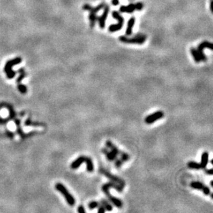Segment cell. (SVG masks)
<instances>
[{
  "label": "cell",
  "mask_w": 213,
  "mask_h": 213,
  "mask_svg": "<svg viewBox=\"0 0 213 213\" xmlns=\"http://www.w3.org/2000/svg\"><path fill=\"white\" fill-rule=\"evenodd\" d=\"M163 117H164V113L162 111L154 112L145 118V123L147 124H152Z\"/></svg>",
  "instance_id": "cell-9"
},
{
  "label": "cell",
  "mask_w": 213,
  "mask_h": 213,
  "mask_svg": "<svg viewBox=\"0 0 213 213\" xmlns=\"http://www.w3.org/2000/svg\"><path fill=\"white\" fill-rule=\"evenodd\" d=\"M97 208H98L97 211H98L99 213H104L105 211H106V210H105V208L103 207L102 205H101V204H99V206Z\"/></svg>",
  "instance_id": "cell-30"
},
{
  "label": "cell",
  "mask_w": 213,
  "mask_h": 213,
  "mask_svg": "<svg viewBox=\"0 0 213 213\" xmlns=\"http://www.w3.org/2000/svg\"><path fill=\"white\" fill-rule=\"evenodd\" d=\"M188 166L190 168L195 169V170H200V169H201V168L200 163H197L196 161H189L188 163Z\"/></svg>",
  "instance_id": "cell-22"
},
{
  "label": "cell",
  "mask_w": 213,
  "mask_h": 213,
  "mask_svg": "<svg viewBox=\"0 0 213 213\" xmlns=\"http://www.w3.org/2000/svg\"><path fill=\"white\" fill-rule=\"evenodd\" d=\"M135 10H136V7H135V3H130L128 6H121L119 8V11L121 13H132Z\"/></svg>",
  "instance_id": "cell-12"
},
{
  "label": "cell",
  "mask_w": 213,
  "mask_h": 213,
  "mask_svg": "<svg viewBox=\"0 0 213 213\" xmlns=\"http://www.w3.org/2000/svg\"><path fill=\"white\" fill-rule=\"evenodd\" d=\"M84 162L86 164V170H87V171L88 172H92L94 170V165H93V160L90 157H86L85 161Z\"/></svg>",
  "instance_id": "cell-16"
},
{
  "label": "cell",
  "mask_w": 213,
  "mask_h": 213,
  "mask_svg": "<svg viewBox=\"0 0 213 213\" xmlns=\"http://www.w3.org/2000/svg\"><path fill=\"white\" fill-rule=\"evenodd\" d=\"M211 198H212V199L213 198V195L212 194H211Z\"/></svg>",
  "instance_id": "cell-37"
},
{
  "label": "cell",
  "mask_w": 213,
  "mask_h": 213,
  "mask_svg": "<svg viewBox=\"0 0 213 213\" xmlns=\"http://www.w3.org/2000/svg\"><path fill=\"white\" fill-rule=\"evenodd\" d=\"M55 188L57 190L59 193H61L66 199L67 203L70 206H74L75 203V199L73 195L69 193V191L67 190V188L61 183H57L55 185Z\"/></svg>",
  "instance_id": "cell-5"
},
{
  "label": "cell",
  "mask_w": 213,
  "mask_h": 213,
  "mask_svg": "<svg viewBox=\"0 0 213 213\" xmlns=\"http://www.w3.org/2000/svg\"><path fill=\"white\" fill-rule=\"evenodd\" d=\"M112 16L113 18L117 19V20L118 21V23H120V24H124V17L121 16L120 14H119V13H118L117 11H116V10L112 11Z\"/></svg>",
  "instance_id": "cell-19"
},
{
  "label": "cell",
  "mask_w": 213,
  "mask_h": 213,
  "mask_svg": "<svg viewBox=\"0 0 213 213\" xmlns=\"http://www.w3.org/2000/svg\"><path fill=\"white\" fill-rule=\"evenodd\" d=\"M210 163H211V164H212V165L213 164V163H212V159L210 161Z\"/></svg>",
  "instance_id": "cell-36"
},
{
  "label": "cell",
  "mask_w": 213,
  "mask_h": 213,
  "mask_svg": "<svg viewBox=\"0 0 213 213\" xmlns=\"http://www.w3.org/2000/svg\"><path fill=\"white\" fill-rule=\"evenodd\" d=\"M17 88H18L19 92H20L21 93H22V94H26V92H27V88H26V86L23 85V84H20V83L18 84V86H17Z\"/></svg>",
  "instance_id": "cell-25"
},
{
  "label": "cell",
  "mask_w": 213,
  "mask_h": 213,
  "mask_svg": "<svg viewBox=\"0 0 213 213\" xmlns=\"http://www.w3.org/2000/svg\"><path fill=\"white\" fill-rule=\"evenodd\" d=\"M115 160V166L118 168H121V165H122L123 163H124V161H123L121 159H117V158H116Z\"/></svg>",
  "instance_id": "cell-26"
},
{
  "label": "cell",
  "mask_w": 213,
  "mask_h": 213,
  "mask_svg": "<svg viewBox=\"0 0 213 213\" xmlns=\"http://www.w3.org/2000/svg\"><path fill=\"white\" fill-rule=\"evenodd\" d=\"M202 191H203V193L205 194L206 195H210V188H209L208 187H207V186H204V188H203V190H202Z\"/></svg>",
  "instance_id": "cell-29"
},
{
  "label": "cell",
  "mask_w": 213,
  "mask_h": 213,
  "mask_svg": "<svg viewBox=\"0 0 213 213\" xmlns=\"http://www.w3.org/2000/svg\"><path fill=\"white\" fill-rule=\"evenodd\" d=\"M101 152L105 154L107 159L109 160V161H114L116 158H117L118 154L115 151L112 150L110 151H108V148H102Z\"/></svg>",
  "instance_id": "cell-11"
},
{
  "label": "cell",
  "mask_w": 213,
  "mask_h": 213,
  "mask_svg": "<svg viewBox=\"0 0 213 213\" xmlns=\"http://www.w3.org/2000/svg\"><path fill=\"white\" fill-rule=\"evenodd\" d=\"M110 188H115V190H117V191L118 192H119V193H122L124 188L121 187L120 185L113 182V181H110V182L106 183V184H103L101 187L102 191L104 193L105 196L107 197V198H108V200L110 201V203L114 204V205H115L116 207H117L118 208H120L122 207L123 206L122 201H121L119 199L116 198V197H113L111 194H110V191H109V189H110Z\"/></svg>",
  "instance_id": "cell-1"
},
{
  "label": "cell",
  "mask_w": 213,
  "mask_h": 213,
  "mask_svg": "<svg viewBox=\"0 0 213 213\" xmlns=\"http://www.w3.org/2000/svg\"><path fill=\"white\" fill-rule=\"evenodd\" d=\"M204 48H209L210 50H212V44L210 42L204 41L200 44L197 47V52H198L201 61H206L207 57L203 53Z\"/></svg>",
  "instance_id": "cell-8"
},
{
  "label": "cell",
  "mask_w": 213,
  "mask_h": 213,
  "mask_svg": "<svg viewBox=\"0 0 213 213\" xmlns=\"http://www.w3.org/2000/svg\"><path fill=\"white\" fill-rule=\"evenodd\" d=\"M208 160H209L208 152H203L202 153L201 157V162L199 163L201 165V169L206 168L208 163Z\"/></svg>",
  "instance_id": "cell-13"
},
{
  "label": "cell",
  "mask_w": 213,
  "mask_h": 213,
  "mask_svg": "<svg viewBox=\"0 0 213 213\" xmlns=\"http://www.w3.org/2000/svg\"><path fill=\"white\" fill-rule=\"evenodd\" d=\"M77 212L80 213H85L86 210L83 206H80L78 207V208H77Z\"/></svg>",
  "instance_id": "cell-31"
},
{
  "label": "cell",
  "mask_w": 213,
  "mask_h": 213,
  "mask_svg": "<svg viewBox=\"0 0 213 213\" xmlns=\"http://www.w3.org/2000/svg\"><path fill=\"white\" fill-rule=\"evenodd\" d=\"M123 26H124V24H121L120 23H117V24H111V25L108 27V31H110V33L117 32V31H119V30L122 29Z\"/></svg>",
  "instance_id": "cell-17"
},
{
  "label": "cell",
  "mask_w": 213,
  "mask_h": 213,
  "mask_svg": "<svg viewBox=\"0 0 213 213\" xmlns=\"http://www.w3.org/2000/svg\"><path fill=\"white\" fill-rule=\"evenodd\" d=\"M110 12V6L108 5H105L103 8V12L102 13V15L100 17H97V20L99 22V25L100 29H103L105 28V20H106L107 17Z\"/></svg>",
  "instance_id": "cell-10"
},
{
  "label": "cell",
  "mask_w": 213,
  "mask_h": 213,
  "mask_svg": "<svg viewBox=\"0 0 213 213\" xmlns=\"http://www.w3.org/2000/svg\"><path fill=\"white\" fill-rule=\"evenodd\" d=\"M105 145H106V147L108 148H110V150H112L115 151L118 155H120L121 156L120 159L122 160L124 162H126V161H127L130 159L129 154H127L126 152H122V151L120 150L115 145H114V144H112L110 141H109V140L106 141V142H105Z\"/></svg>",
  "instance_id": "cell-6"
},
{
  "label": "cell",
  "mask_w": 213,
  "mask_h": 213,
  "mask_svg": "<svg viewBox=\"0 0 213 213\" xmlns=\"http://www.w3.org/2000/svg\"><path fill=\"white\" fill-rule=\"evenodd\" d=\"M212 6H213V1H212V0H210V11H211V13H212V9H213Z\"/></svg>",
  "instance_id": "cell-34"
},
{
  "label": "cell",
  "mask_w": 213,
  "mask_h": 213,
  "mask_svg": "<svg viewBox=\"0 0 213 213\" xmlns=\"http://www.w3.org/2000/svg\"><path fill=\"white\" fill-rule=\"evenodd\" d=\"M205 172H206V173L207 174V175H212V168L206 169Z\"/></svg>",
  "instance_id": "cell-32"
},
{
  "label": "cell",
  "mask_w": 213,
  "mask_h": 213,
  "mask_svg": "<svg viewBox=\"0 0 213 213\" xmlns=\"http://www.w3.org/2000/svg\"><path fill=\"white\" fill-rule=\"evenodd\" d=\"M25 125L26 126H42L41 124H35V123H33L32 121H30V119H29L27 121L25 122Z\"/></svg>",
  "instance_id": "cell-28"
},
{
  "label": "cell",
  "mask_w": 213,
  "mask_h": 213,
  "mask_svg": "<svg viewBox=\"0 0 213 213\" xmlns=\"http://www.w3.org/2000/svg\"><path fill=\"white\" fill-rule=\"evenodd\" d=\"M210 186L211 187H213V181L212 180L210 181Z\"/></svg>",
  "instance_id": "cell-35"
},
{
  "label": "cell",
  "mask_w": 213,
  "mask_h": 213,
  "mask_svg": "<svg viewBox=\"0 0 213 213\" xmlns=\"http://www.w3.org/2000/svg\"><path fill=\"white\" fill-rule=\"evenodd\" d=\"M86 157L85 156H80L77 158V159H75L73 163L70 165L72 169H77L85 161Z\"/></svg>",
  "instance_id": "cell-14"
},
{
  "label": "cell",
  "mask_w": 213,
  "mask_h": 213,
  "mask_svg": "<svg viewBox=\"0 0 213 213\" xmlns=\"http://www.w3.org/2000/svg\"><path fill=\"white\" fill-rule=\"evenodd\" d=\"M105 6V3H101L100 4H99L96 7H93L91 5H89L88 3H85L82 7L83 10H88L89 11V20H90V26L91 28H94L95 26L96 22L97 20V16L96 13H97L100 10L103 9L104 6Z\"/></svg>",
  "instance_id": "cell-2"
},
{
  "label": "cell",
  "mask_w": 213,
  "mask_h": 213,
  "mask_svg": "<svg viewBox=\"0 0 213 213\" xmlns=\"http://www.w3.org/2000/svg\"><path fill=\"white\" fill-rule=\"evenodd\" d=\"M100 203H99L97 201H93L90 202V203L88 204V208L90 210H94V209L97 208L99 206Z\"/></svg>",
  "instance_id": "cell-24"
},
{
  "label": "cell",
  "mask_w": 213,
  "mask_h": 213,
  "mask_svg": "<svg viewBox=\"0 0 213 213\" xmlns=\"http://www.w3.org/2000/svg\"><path fill=\"white\" fill-rule=\"evenodd\" d=\"M22 59L21 57H16L15 58V59L7 61L6 65H5L4 66V68H3V70H4L5 73H6L7 78L13 79V77L15 76L16 72L13 71V70H12V68H13V66L20 64V63L22 62Z\"/></svg>",
  "instance_id": "cell-4"
},
{
  "label": "cell",
  "mask_w": 213,
  "mask_h": 213,
  "mask_svg": "<svg viewBox=\"0 0 213 213\" xmlns=\"http://www.w3.org/2000/svg\"><path fill=\"white\" fill-rule=\"evenodd\" d=\"M19 73H20V75H19L18 79L17 80V84H19V83L21 82V81H22L23 79L26 77V75L25 71H24V68H20V69L19 70Z\"/></svg>",
  "instance_id": "cell-23"
},
{
  "label": "cell",
  "mask_w": 213,
  "mask_h": 213,
  "mask_svg": "<svg viewBox=\"0 0 213 213\" xmlns=\"http://www.w3.org/2000/svg\"><path fill=\"white\" fill-rule=\"evenodd\" d=\"M191 53L193 55V58H194V60L196 63H199L201 61V59L199 55L198 52H197V49L195 48H191Z\"/></svg>",
  "instance_id": "cell-21"
},
{
  "label": "cell",
  "mask_w": 213,
  "mask_h": 213,
  "mask_svg": "<svg viewBox=\"0 0 213 213\" xmlns=\"http://www.w3.org/2000/svg\"><path fill=\"white\" fill-rule=\"evenodd\" d=\"M99 171L101 174H103V175L105 176L107 178L110 179V181H113V182L116 183V184L120 185L121 187L124 188L125 186H126V183H125V181L124 180H122V179H121V178H119V177H117V176L112 175V173H110V172H108V170H105V169H103V168H101Z\"/></svg>",
  "instance_id": "cell-7"
},
{
  "label": "cell",
  "mask_w": 213,
  "mask_h": 213,
  "mask_svg": "<svg viewBox=\"0 0 213 213\" xmlns=\"http://www.w3.org/2000/svg\"><path fill=\"white\" fill-rule=\"evenodd\" d=\"M135 17H131V18L129 19V20H128V26L126 31V34L127 36H130V35H131L132 33H133V29L134 25H135Z\"/></svg>",
  "instance_id": "cell-15"
},
{
  "label": "cell",
  "mask_w": 213,
  "mask_h": 213,
  "mask_svg": "<svg viewBox=\"0 0 213 213\" xmlns=\"http://www.w3.org/2000/svg\"><path fill=\"white\" fill-rule=\"evenodd\" d=\"M135 7L137 10H142L144 8V3L142 2H137L135 3Z\"/></svg>",
  "instance_id": "cell-27"
},
{
  "label": "cell",
  "mask_w": 213,
  "mask_h": 213,
  "mask_svg": "<svg viewBox=\"0 0 213 213\" xmlns=\"http://www.w3.org/2000/svg\"><path fill=\"white\" fill-rule=\"evenodd\" d=\"M205 186V185L203 184H202L201 182H199V181H193L191 182V187L194 188V189H197V190H201L202 191L203 188Z\"/></svg>",
  "instance_id": "cell-20"
},
{
  "label": "cell",
  "mask_w": 213,
  "mask_h": 213,
  "mask_svg": "<svg viewBox=\"0 0 213 213\" xmlns=\"http://www.w3.org/2000/svg\"><path fill=\"white\" fill-rule=\"evenodd\" d=\"M147 39L146 35L144 34H137L133 37H128L127 36L121 35L119 37V41L125 44H139L142 45L144 44Z\"/></svg>",
  "instance_id": "cell-3"
},
{
  "label": "cell",
  "mask_w": 213,
  "mask_h": 213,
  "mask_svg": "<svg viewBox=\"0 0 213 213\" xmlns=\"http://www.w3.org/2000/svg\"><path fill=\"white\" fill-rule=\"evenodd\" d=\"M112 4L113 6H118L119 4V0H112Z\"/></svg>",
  "instance_id": "cell-33"
},
{
  "label": "cell",
  "mask_w": 213,
  "mask_h": 213,
  "mask_svg": "<svg viewBox=\"0 0 213 213\" xmlns=\"http://www.w3.org/2000/svg\"><path fill=\"white\" fill-rule=\"evenodd\" d=\"M100 204L103 206L105 208V210H107V211H112V209H113L111 203L109 202L108 201L104 199H101V201H100Z\"/></svg>",
  "instance_id": "cell-18"
}]
</instances>
